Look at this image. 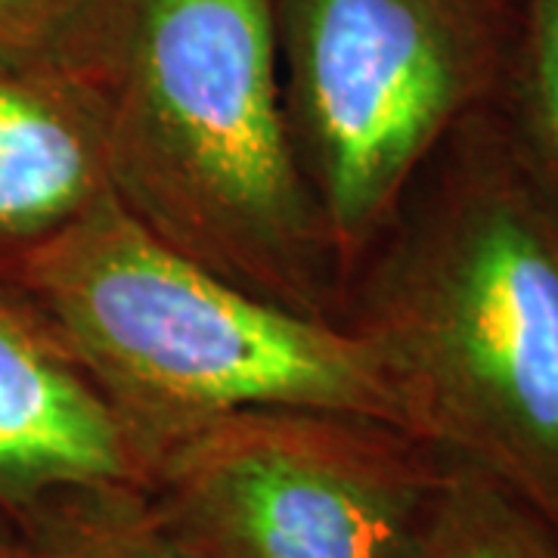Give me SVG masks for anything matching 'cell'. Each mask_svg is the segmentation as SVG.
Wrapping results in <instances>:
<instances>
[{"label": "cell", "instance_id": "2", "mask_svg": "<svg viewBox=\"0 0 558 558\" xmlns=\"http://www.w3.org/2000/svg\"><path fill=\"white\" fill-rule=\"evenodd\" d=\"M53 60L131 218L260 299L339 323V260L286 124L274 0H84Z\"/></svg>", "mask_w": 558, "mask_h": 558}, {"label": "cell", "instance_id": "9", "mask_svg": "<svg viewBox=\"0 0 558 558\" xmlns=\"http://www.w3.org/2000/svg\"><path fill=\"white\" fill-rule=\"evenodd\" d=\"M13 524L25 558H199L159 519L146 487L134 484L69 487Z\"/></svg>", "mask_w": 558, "mask_h": 558}, {"label": "cell", "instance_id": "11", "mask_svg": "<svg viewBox=\"0 0 558 558\" xmlns=\"http://www.w3.org/2000/svg\"><path fill=\"white\" fill-rule=\"evenodd\" d=\"M84 0H0V50L53 57Z\"/></svg>", "mask_w": 558, "mask_h": 558}, {"label": "cell", "instance_id": "10", "mask_svg": "<svg viewBox=\"0 0 558 558\" xmlns=\"http://www.w3.org/2000/svg\"><path fill=\"white\" fill-rule=\"evenodd\" d=\"M512 134L558 196V0H524L499 97Z\"/></svg>", "mask_w": 558, "mask_h": 558}, {"label": "cell", "instance_id": "4", "mask_svg": "<svg viewBox=\"0 0 558 558\" xmlns=\"http://www.w3.org/2000/svg\"><path fill=\"white\" fill-rule=\"evenodd\" d=\"M282 106L341 286L444 140L497 106L509 0H274Z\"/></svg>", "mask_w": 558, "mask_h": 558}, {"label": "cell", "instance_id": "5", "mask_svg": "<svg viewBox=\"0 0 558 558\" xmlns=\"http://www.w3.org/2000/svg\"><path fill=\"white\" fill-rule=\"evenodd\" d=\"M447 457L339 410H242L171 440L153 509L199 558H398Z\"/></svg>", "mask_w": 558, "mask_h": 558}, {"label": "cell", "instance_id": "6", "mask_svg": "<svg viewBox=\"0 0 558 558\" xmlns=\"http://www.w3.org/2000/svg\"><path fill=\"white\" fill-rule=\"evenodd\" d=\"M137 435L75 354L0 282V515L90 484L146 487Z\"/></svg>", "mask_w": 558, "mask_h": 558}, {"label": "cell", "instance_id": "12", "mask_svg": "<svg viewBox=\"0 0 558 558\" xmlns=\"http://www.w3.org/2000/svg\"><path fill=\"white\" fill-rule=\"evenodd\" d=\"M0 558H25L20 531L7 515H0Z\"/></svg>", "mask_w": 558, "mask_h": 558}, {"label": "cell", "instance_id": "7", "mask_svg": "<svg viewBox=\"0 0 558 558\" xmlns=\"http://www.w3.org/2000/svg\"><path fill=\"white\" fill-rule=\"evenodd\" d=\"M106 196L97 131L65 69L0 50V270Z\"/></svg>", "mask_w": 558, "mask_h": 558}, {"label": "cell", "instance_id": "8", "mask_svg": "<svg viewBox=\"0 0 558 558\" xmlns=\"http://www.w3.org/2000/svg\"><path fill=\"white\" fill-rule=\"evenodd\" d=\"M398 558H558V537L490 472L447 457Z\"/></svg>", "mask_w": 558, "mask_h": 558}, {"label": "cell", "instance_id": "3", "mask_svg": "<svg viewBox=\"0 0 558 558\" xmlns=\"http://www.w3.org/2000/svg\"><path fill=\"white\" fill-rule=\"evenodd\" d=\"M0 282L100 385L149 465L205 422L264 407L339 410L403 428L366 341L180 255L112 196L7 264Z\"/></svg>", "mask_w": 558, "mask_h": 558}, {"label": "cell", "instance_id": "1", "mask_svg": "<svg viewBox=\"0 0 558 558\" xmlns=\"http://www.w3.org/2000/svg\"><path fill=\"white\" fill-rule=\"evenodd\" d=\"M400 425L558 537V196L499 106L465 119L341 286Z\"/></svg>", "mask_w": 558, "mask_h": 558}]
</instances>
